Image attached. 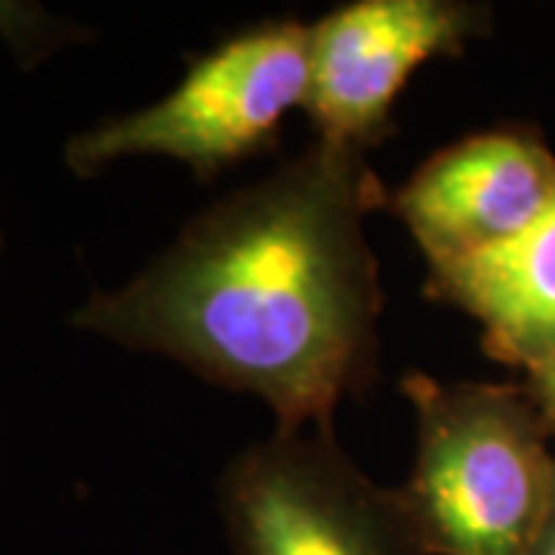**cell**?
<instances>
[{"label":"cell","instance_id":"6da1fadb","mask_svg":"<svg viewBox=\"0 0 555 555\" xmlns=\"http://www.w3.org/2000/svg\"><path fill=\"white\" fill-rule=\"evenodd\" d=\"M389 204L367 152L315 139L257 185L192 219L72 327L185 364L262 398L278 433H302L377 379V257L364 217Z\"/></svg>","mask_w":555,"mask_h":555},{"label":"cell","instance_id":"7a4b0ae2","mask_svg":"<svg viewBox=\"0 0 555 555\" xmlns=\"http://www.w3.org/2000/svg\"><path fill=\"white\" fill-rule=\"evenodd\" d=\"M416 460L404 488L420 555H531L555 488L550 429L528 386L411 371Z\"/></svg>","mask_w":555,"mask_h":555},{"label":"cell","instance_id":"3957f363","mask_svg":"<svg viewBox=\"0 0 555 555\" xmlns=\"http://www.w3.org/2000/svg\"><path fill=\"white\" fill-rule=\"evenodd\" d=\"M309 25L262 22L189 62L185 78L155 105L100 120L68 139L65 164L96 177L115 160L158 155L214 179L269 152L281 120L306 102Z\"/></svg>","mask_w":555,"mask_h":555},{"label":"cell","instance_id":"277c9868","mask_svg":"<svg viewBox=\"0 0 555 555\" xmlns=\"http://www.w3.org/2000/svg\"><path fill=\"white\" fill-rule=\"evenodd\" d=\"M219 509L235 555H420L398 488H379L327 433H275L232 460Z\"/></svg>","mask_w":555,"mask_h":555},{"label":"cell","instance_id":"5b68a950","mask_svg":"<svg viewBox=\"0 0 555 555\" xmlns=\"http://www.w3.org/2000/svg\"><path fill=\"white\" fill-rule=\"evenodd\" d=\"M491 10L456 0H358L309 25L306 115L315 139L371 152L396 130L392 105L436 56H463Z\"/></svg>","mask_w":555,"mask_h":555},{"label":"cell","instance_id":"8992f818","mask_svg":"<svg viewBox=\"0 0 555 555\" xmlns=\"http://www.w3.org/2000/svg\"><path fill=\"white\" fill-rule=\"evenodd\" d=\"M555 201V155L528 127H496L426 158L389 198L429 269L521 235Z\"/></svg>","mask_w":555,"mask_h":555},{"label":"cell","instance_id":"52a82bcc","mask_svg":"<svg viewBox=\"0 0 555 555\" xmlns=\"http://www.w3.org/2000/svg\"><path fill=\"white\" fill-rule=\"evenodd\" d=\"M426 297L481 324L485 352L528 377L555 361V201L513 241L429 269Z\"/></svg>","mask_w":555,"mask_h":555},{"label":"cell","instance_id":"ba28073f","mask_svg":"<svg viewBox=\"0 0 555 555\" xmlns=\"http://www.w3.org/2000/svg\"><path fill=\"white\" fill-rule=\"evenodd\" d=\"M53 28H56V22L40 16L38 10L25 13L22 7L0 3V35L13 43V50L22 60L35 62L47 50H53V43H56Z\"/></svg>","mask_w":555,"mask_h":555},{"label":"cell","instance_id":"9c48e42d","mask_svg":"<svg viewBox=\"0 0 555 555\" xmlns=\"http://www.w3.org/2000/svg\"><path fill=\"white\" fill-rule=\"evenodd\" d=\"M528 392H531L540 414L546 420V429L555 436V361L528 377Z\"/></svg>","mask_w":555,"mask_h":555},{"label":"cell","instance_id":"30bf717a","mask_svg":"<svg viewBox=\"0 0 555 555\" xmlns=\"http://www.w3.org/2000/svg\"><path fill=\"white\" fill-rule=\"evenodd\" d=\"M531 555H555V488L553 500H550V509H546V518L537 531L534 546H531Z\"/></svg>","mask_w":555,"mask_h":555}]
</instances>
